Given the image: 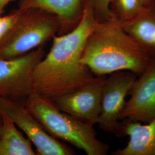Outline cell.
Listing matches in <instances>:
<instances>
[{
    "label": "cell",
    "instance_id": "1",
    "mask_svg": "<svg viewBox=\"0 0 155 155\" xmlns=\"http://www.w3.org/2000/svg\"><path fill=\"white\" fill-rule=\"evenodd\" d=\"M97 22L93 11L83 6L82 16L75 27L69 33L53 36L50 52L33 71L35 92L52 101L94 79L95 76L81 62V58Z\"/></svg>",
    "mask_w": 155,
    "mask_h": 155
},
{
    "label": "cell",
    "instance_id": "2",
    "mask_svg": "<svg viewBox=\"0 0 155 155\" xmlns=\"http://www.w3.org/2000/svg\"><path fill=\"white\" fill-rule=\"evenodd\" d=\"M81 62L94 76L128 71L139 77L155 63V57L119 21L112 19L96 23L86 41Z\"/></svg>",
    "mask_w": 155,
    "mask_h": 155
},
{
    "label": "cell",
    "instance_id": "3",
    "mask_svg": "<svg viewBox=\"0 0 155 155\" xmlns=\"http://www.w3.org/2000/svg\"><path fill=\"white\" fill-rule=\"evenodd\" d=\"M24 104L45 130L88 155H106L109 146L97 138L93 125L60 110L51 100L34 92Z\"/></svg>",
    "mask_w": 155,
    "mask_h": 155
},
{
    "label": "cell",
    "instance_id": "4",
    "mask_svg": "<svg viewBox=\"0 0 155 155\" xmlns=\"http://www.w3.org/2000/svg\"><path fill=\"white\" fill-rule=\"evenodd\" d=\"M29 12L0 43V59L22 55L38 48L60 28L58 18Z\"/></svg>",
    "mask_w": 155,
    "mask_h": 155
},
{
    "label": "cell",
    "instance_id": "5",
    "mask_svg": "<svg viewBox=\"0 0 155 155\" xmlns=\"http://www.w3.org/2000/svg\"><path fill=\"white\" fill-rule=\"evenodd\" d=\"M44 57L40 46L22 55L0 59V97L24 103L35 92L33 71Z\"/></svg>",
    "mask_w": 155,
    "mask_h": 155
},
{
    "label": "cell",
    "instance_id": "6",
    "mask_svg": "<svg viewBox=\"0 0 155 155\" xmlns=\"http://www.w3.org/2000/svg\"><path fill=\"white\" fill-rule=\"evenodd\" d=\"M0 112L5 113L24 133L40 155H73L75 152L48 133L24 103L0 97Z\"/></svg>",
    "mask_w": 155,
    "mask_h": 155
},
{
    "label": "cell",
    "instance_id": "7",
    "mask_svg": "<svg viewBox=\"0 0 155 155\" xmlns=\"http://www.w3.org/2000/svg\"><path fill=\"white\" fill-rule=\"evenodd\" d=\"M137 77L133 72L120 71L105 78L102 90L101 111L98 125L103 130L122 136L120 116L126 103V97Z\"/></svg>",
    "mask_w": 155,
    "mask_h": 155
},
{
    "label": "cell",
    "instance_id": "8",
    "mask_svg": "<svg viewBox=\"0 0 155 155\" xmlns=\"http://www.w3.org/2000/svg\"><path fill=\"white\" fill-rule=\"evenodd\" d=\"M105 76H95L90 82L52 102L60 110L94 125L101 111L102 90Z\"/></svg>",
    "mask_w": 155,
    "mask_h": 155
},
{
    "label": "cell",
    "instance_id": "9",
    "mask_svg": "<svg viewBox=\"0 0 155 155\" xmlns=\"http://www.w3.org/2000/svg\"><path fill=\"white\" fill-rule=\"evenodd\" d=\"M120 120L149 123L155 119V62L137 77Z\"/></svg>",
    "mask_w": 155,
    "mask_h": 155
},
{
    "label": "cell",
    "instance_id": "10",
    "mask_svg": "<svg viewBox=\"0 0 155 155\" xmlns=\"http://www.w3.org/2000/svg\"><path fill=\"white\" fill-rule=\"evenodd\" d=\"M123 136L129 140L122 149L113 152L114 155H155V119L149 123L122 120Z\"/></svg>",
    "mask_w": 155,
    "mask_h": 155
},
{
    "label": "cell",
    "instance_id": "11",
    "mask_svg": "<svg viewBox=\"0 0 155 155\" xmlns=\"http://www.w3.org/2000/svg\"><path fill=\"white\" fill-rule=\"evenodd\" d=\"M19 7L23 11L40 9L55 14L61 28L81 19L83 0H20Z\"/></svg>",
    "mask_w": 155,
    "mask_h": 155
},
{
    "label": "cell",
    "instance_id": "12",
    "mask_svg": "<svg viewBox=\"0 0 155 155\" xmlns=\"http://www.w3.org/2000/svg\"><path fill=\"white\" fill-rule=\"evenodd\" d=\"M120 23L127 32L155 57V0L145 6L132 20Z\"/></svg>",
    "mask_w": 155,
    "mask_h": 155
},
{
    "label": "cell",
    "instance_id": "13",
    "mask_svg": "<svg viewBox=\"0 0 155 155\" xmlns=\"http://www.w3.org/2000/svg\"><path fill=\"white\" fill-rule=\"evenodd\" d=\"M1 113L4 124L0 136V155H37L30 140L18 130L9 117Z\"/></svg>",
    "mask_w": 155,
    "mask_h": 155
},
{
    "label": "cell",
    "instance_id": "14",
    "mask_svg": "<svg viewBox=\"0 0 155 155\" xmlns=\"http://www.w3.org/2000/svg\"><path fill=\"white\" fill-rule=\"evenodd\" d=\"M145 6L141 0H110L111 13L120 22H126L137 16Z\"/></svg>",
    "mask_w": 155,
    "mask_h": 155
},
{
    "label": "cell",
    "instance_id": "15",
    "mask_svg": "<svg viewBox=\"0 0 155 155\" xmlns=\"http://www.w3.org/2000/svg\"><path fill=\"white\" fill-rule=\"evenodd\" d=\"M110 0H83V6L89 7L98 22L114 19L110 8ZM116 20V19H115Z\"/></svg>",
    "mask_w": 155,
    "mask_h": 155
},
{
    "label": "cell",
    "instance_id": "16",
    "mask_svg": "<svg viewBox=\"0 0 155 155\" xmlns=\"http://www.w3.org/2000/svg\"><path fill=\"white\" fill-rule=\"evenodd\" d=\"M26 11L19 9L10 15L0 16V43L16 26Z\"/></svg>",
    "mask_w": 155,
    "mask_h": 155
},
{
    "label": "cell",
    "instance_id": "17",
    "mask_svg": "<svg viewBox=\"0 0 155 155\" xmlns=\"http://www.w3.org/2000/svg\"><path fill=\"white\" fill-rule=\"evenodd\" d=\"M11 1V0H0V16H1L4 13L6 6Z\"/></svg>",
    "mask_w": 155,
    "mask_h": 155
},
{
    "label": "cell",
    "instance_id": "18",
    "mask_svg": "<svg viewBox=\"0 0 155 155\" xmlns=\"http://www.w3.org/2000/svg\"><path fill=\"white\" fill-rule=\"evenodd\" d=\"M3 117H2V113L0 112V136L2 133V128H3Z\"/></svg>",
    "mask_w": 155,
    "mask_h": 155
},
{
    "label": "cell",
    "instance_id": "19",
    "mask_svg": "<svg viewBox=\"0 0 155 155\" xmlns=\"http://www.w3.org/2000/svg\"><path fill=\"white\" fill-rule=\"evenodd\" d=\"M153 0H141L142 2L143 3L144 6L147 5L148 4H149Z\"/></svg>",
    "mask_w": 155,
    "mask_h": 155
}]
</instances>
